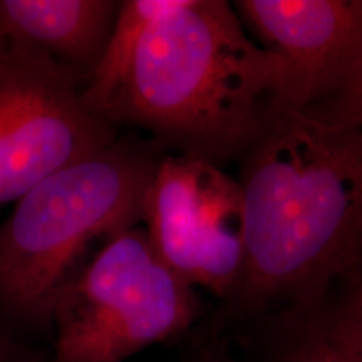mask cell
<instances>
[{
  "mask_svg": "<svg viewBox=\"0 0 362 362\" xmlns=\"http://www.w3.org/2000/svg\"><path fill=\"white\" fill-rule=\"evenodd\" d=\"M243 158L245 265L233 298L314 312L362 274V128L284 106Z\"/></svg>",
  "mask_w": 362,
  "mask_h": 362,
  "instance_id": "cell-1",
  "label": "cell"
},
{
  "mask_svg": "<svg viewBox=\"0 0 362 362\" xmlns=\"http://www.w3.org/2000/svg\"><path fill=\"white\" fill-rule=\"evenodd\" d=\"M284 106L282 59L248 37L228 2L185 0L148 27L104 119L218 165L243 155Z\"/></svg>",
  "mask_w": 362,
  "mask_h": 362,
  "instance_id": "cell-2",
  "label": "cell"
},
{
  "mask_svg": "<svg viewBox=\"0 0 362 362\" xmlns=\"http://www.w3.org/2000/svg\"><path fill=\"white\" fill-rule=\"evenodd\" d=\"M156 163L146 148L115 139L17 200L0 223V310L24 324H51L90 243L143 221Z\"/></svg>",
  "mask_w": 362,
  "mask_h": 362,
  "instance_id": "cell-3",
  "label": "cell"
},
{
  "mask_svg": "<svg viewBox=\"0 0 362 362\" xmlns=\"http://www.w3.org/2000/svg\"><path fill=\"white\" fill-rule=\"evenodd\" d=\"M198 312L194 287L163 264L146 230L133 226L107 238L59 293L52 362H124L187 332Z\"/></svg>",
  "mask_w": 362,
  "mask_h": 362,
  "instance_id": "cell-4",
  "label": "cell"
},
{
  "mask_svg": "<svg viewBox=\"0 0 362 362\" xmlns=\"http://www.w3.org/2000/svg\"><path fill=\"white\" fill-rule=\"evenodd\" d=\"M79 83L44 54L0 39V206L116 139Z\"/></svg>",
  "mask_w": 362,
  "mask_h": 362,
  "instance_id": "cell-5",
  "label": "cell"
},
{
  "mask_svg": "<svg viewBox=\"0 0 362 362\" xmlns=\"http://www.w3.org/2000/svg\"><path fill=\"white\" fill-rule=\"evenodd\" d=\"M143 221L158 257L181 280L218 297L237 293L245 265L238 180L203 158L158 160Z\"/></svg>",
  "mask_w": 362,
  "mask_h": 362,
  "instance_id": "cell-6",
  "label": "cell"
},
{
  "mask_svg": "<svg viewBox=\"0 0 362 362\" xmlns=\"http://www.w3.org/2000/svg\"><path fill=\"white\" fill-rule=\"evenodd\" d=\"M242 19L288 71V106L307 110L362 51V0H238Z\"/></svg>",
  "mask_w": 362,
  "mask_h": 362,
  "instance_id": "cell-7",
  "label": "cell"
},
{
  "mask_svg": "<svg viewBox=\"0 0 362 362\" xmlns=\"http://www.w3.org/2000/svg\"><path fill=\"white\" fill-rule=\"evenodd\" d=\"M121 2L0 0V35L88 79L99 62Z\"/></svg>",
  "mask_w": 362,
  "mask_h": 362,
  "instance_id": "cell-8",
  "label": "cell"
},
{
  "mask_svg": "<svg viewBox=\"0 0 362 362\" xmlns=\"http://www.w3.org/2000/svg\"><path fill=\"white\" fill-rule=\"evenodd\" d=\"M183 2L185 0H126L119 4L103 56L83 88V99L90 111L104 119L148 27L175 12Z\"/></svg>",
  "mask_w": 362,
  "mask_h": 362,
  "instance_id": "cell-9",
  "label": "cell"
},
{
  "mask_svg": "<svg viewBox=\"0 0 362 362\" xmlns=\"http://www.w3.org/2000/svg\"><path fill=\"white\" fill-rule=\"evenodd\" d=\"M309 322L341 362H362V274L339 282Z\"/></svg>",
  "mask_w": 362,
  "mask_h": 362,
  "instance_id": "cell-10",
  "label": "cell"
},
{
  "mask_svg": "<svg viewBox=\"0 0 362 362\" xmlns=\"http://www.w3.org/2000/svg\"><path fill=\"white\" fill-rule=\"evenodd\" d=\"M304 111L325 123L362 128V51L334 89Z\"/></svg>",
  "mask_w": 362,
  "mask_h": 362,
  "instance_id": "cell-11",
  "label": "cell"
},
{
  "mask_svg": "<svg viewBox=\"0 0 362 362\" xmlns=\"http://www.w3.org/2000/svg\"><path fill=\"white\" fill-rule=\"evenodd\" d=\"M0 362H39V357L27 347L0 334Z\"/></svg>",
  "mask_w": 362,
  "mask_h": 362,
  "instance_id": "cell-12",
  "label": "cell"
},
{
  "mask_svg": "<svg viewBox=\"0 0 362 362\" xmlns=\"http://www.w3.org/2000/svg\"><path fill=\"white\" fill-rule=\"evenodd\" d=\"M193 362H233L223 351L216 349V347H210V349L202 351L200 354L194 357Z\"/></svg>",
  "mask_w": 362,
  "mask_h": 362,
  "instance_id": "cell-13",
  "label": "cell"
},
{
  "mask_svg": "<svg viewBox=\"0 0 362 362\" xmlns=\"http://www.w3.org/2000/svg\"><path fill=\"white\" fill-rule=\"evenodd\" d=\"M0 39H4V37H2V35H0Z\"/></svg>",
  "mask_w": 362,
  "mask_h": 362,
  "instance_id": "cell-14",
  "label": "cell"
}]
</instances>
